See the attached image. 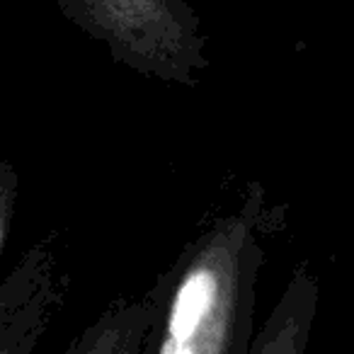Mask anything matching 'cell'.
<instances>
[{"mask_svg": "<svg viewBox=\"0 0 354 354\" xmlns=\"http://www.w3.org/2000/svg\"><path fill=\"white\" fill-rule=\"evenodd\" d=\"M221 274L214 265H199L180 284L170 313V330L162 352H197L204 349L207 333L221 310Z\"/></svg>", "mask_w": 354, "mask_h": 354, "instance_id": "6da1fadb", "label": "cell"}]
</instances>
